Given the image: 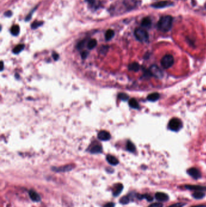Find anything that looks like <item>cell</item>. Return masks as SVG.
Segmentation results:
<instances>
[{"mask_svg":"<svg viewBox=\"0 0 206 207\" xmlns=\"http://www.w3.org/2000/svg\"><path fill=\"white\" fill-rule=\"evenodd\" d=\"M172 17L170 15L162 16L158 22V29L163 32H168L172 26Z\"/></svg>","mask_w":206,"mask_h":207,"instance_id":"6da1fadb","label":"cell"},{"mask_svg":"<svg viewBox=\"0 0 206 207\" xmlns=\"http://www.w3.org/2000/svg\"><path fill=\"white\" fill-rule=\"evenodd\" d=\"M134 35L137 39L140 42H147L149 39V34L143 28H137L134 32Z\"/></svg>","mask_w":206,"mask_h":207,"instance_id":"7a4b0ae2","label":"cell"},{"mask_svg":"<svg viewBox=\"0 0 206 207\" xmlns=\"http://www.w3.org/2000/svg\"><path fill=\"white\" fill-rule=\"evenodd\" d=\"M174 64V58L172 55H164L161 60V65L165 68L168 69L172 66Z\"/></svg>","mask_w":206,"mask_h":207,"instance_id":"3957f363","label":"cell"},{"mask_svg":"<svg viewBox=\"0 0 206 207\" xmlns=\"http://www.w3.org/2000/svg\"><path fill=\"white\" fill-rule=\"evenodd\" d=\"M168 127L172 131H179L182 127V122L181 120L178 118H173L170 119L168 124Z\"/></svg>","mask_w":206,"mask_h":207,"instance_id":"277c9868","label":"cell"},{"mask_svg":"<svg viewBox=\"0 0 206 207\" xmlns=\"http://www.w3.org/2000/svg\"><path fill=\"white\" fill-rule=\"evenodd\" d=\"M151 75L157 79H162L163 77V73L162 70L157 66L152 65L149 69Z\"/></svg>","mask_w":206,"mask_h":207,"instance_id":"5b68a950","label":"cell"},{"mask_svg":"<svg viewBox=\"0 0 206 207\" xmlns=\"http://www.w3.org/2000/svg\"><path fill=\"white\" fill-rule=\"evenodd\" d=\"M187 174L191 176L194 179H198L200 177H201V173L200 171L196 168H190L187 170Z\"/></svg>","mask_w":206,"mask_h":207,"instance_id":"8992f818","label":"cell"},{"mask_svg":"<svg viewBox=\"0 0 206 207\" xmlns=\"http://www.w3.org/2000/svg\"><path fill=\"white\" fill-rule=\"evenodd\" d=\"M123 185L122 183H117L114 184L112 188V194L114 196H115V197L118 196V195L122 193V191H123Z\"/></svg>","mask_w":206,"mask_h":207,"instance_id":"52a82bcc","label":"cell"},{"mask_svg":"<svg viewBox=\"0 0 206 207\" xmlns=\"http://www.w3.org/2000/svg\"><path fill=\"white\" fill-rule=\"evenodd\" d=\"M155 198L160 202H166L169 199V197L168 194L163 192H157L155 194Z\"/></svg>","mask_w":206,"mask_h":207,"instance_id":"ba28073f","label":"cell"},{"mask_svg":"<svg viewBox=\"0 0 206 207\" xmlns=\"http://www.w3.org/2000/svg\"><path fill=\"white\" fill-rule=\"evenodd\" d=\"M184 188L189 190L194 191H206V186L202 185H186Z\"/></svg>","mask_w":206,"mask_h":207,"instance_id":"9c48e42d","label":"cell"},{"mask_svg":"<svg viewBox=\"0 0 206 207\" xmlns=\"http://www.w3.org/2000/svg\"><path fill=\"white\" fill-rule=\"evenodd\" d=\"M28 195H29L31 200L33 201V202H39L41 200V198L40 196V195L36 191L33 190V189H30L29 192H28Z\"/></svg>","mask_w":206,"mask_h":207,"instance_id":"30bf717a","label":"cell"},{"mask_svg":"<svg viewBox=\"0 0 206 207\" xmlns=\"http://www.w3.org/2000/svg\"><path fill=\"white\" fill-rule=\"evenodd\" d=\"M98 138L101 141H107L111 139V135L109 132L105 130H102L100 131L98 133Z\"/></svg>","mask_w":206,"mask_h":207,"instance_id":"8fae6325","label":"cell"},{"mask_svg":"<svg viewBox=\"0 0 206 207\" xmlns=\"http://www.w3.org/2000/svg\"><path fill=\"white\" fill-rule=\"evenodd\" d=\"M73 166L72 165H68L60 166V167H53L52 170L56 172H67L72 170Z\"/></svg>","mask_w":206,"mask_h":207,"instance_id":"7c38bea8","label":"cell"},{"mask_svg":"<svg viewBox=\"0 0 206 207\" xmlns=\"http://www.w3.org/2000/svg\"><path fill=\"white\" fill-rule=\"evenodd\" d=\"M172 4V3L169 1H160V2H157V3L153 4L152 5V6L155 8H163L165 7L169 6V5H171Z\"/></svg>","mask_w":206,"mask_h":207,"instance_id":"4fadbf2b","label":"cell"},{"mask_svg":"<svg viewBox=\"0 0 206 207\" xmlns=\"http://www.w3.org/2000/svg\"><path fill=\"white\" fill-rule=\"evenodd\" d=\"M136 198L138 199H146L148 202H152L153 200V196L149 194H136Z\"/></svg>","mask_w":206,"mask_h":207,"instance_id":"5bb4252c","label":"cell"},{"mask_svg":"<svg viewBox=\"0 0 206 207\" xmlns=\"http://www.w3.org/2000/svg\"><path fill=\"white\" fill-rule=\"evenodd\" d=\"M106 160L110 164L112 165H117L119 163L118 160L115 157L111 154H108L106 156Z\"/></svg>","mask_w":206,"mask_h":207,"instance_id":"9a60e30c","label":"cell"},{"mask_svg":"<svg viewBox=\"0 0 206 207\" xmlns=\"http://www.w3.org/2000/svg\"><path fill=\"white\" fill-rule=\"evenodd\" d=\"M152 24V21L149 18V17H146V18L143 19L141 21V26L145 28L150 27Z\"/></svg>","mask_w":206,"mask_h":207,"instance_id":"2e32d148","label":"cell"},{"mask_svg":"<svg viewBox=\"0 0 206 207\" xmlns=\"http://www.w3.org/2000/svg\"><path fill=\"white\" fill-rule=\"evenodd\" d=\"M102 152V147L100 145H96L91 148L90 150V153L92 154H98Z\"/></svg>","mask_w":206,"mask_h":207,"instance_id":"e0dca14e","label":"cell"},{"mask_svg":"<svg viewBox=\"0 0 206 207\" xmlns=\"http://www.w3.org/2000/svg\"><path fill=\"white\" fill-rule=\"evenodd\" d=\"M160 96L158 93H153L149 95L147 97V99L148 101L154 102L157 101L160 98Z\"/></svg>","mask_w":206,"mask_h":207,"instance_id":"ac0fdd59","label":"cell"},{"mask_svg":"<svg viewBox=\"0 0 206 207\" xmlns=\"http://www.w3.org/2000/svg\"><path fill=\"white\" fill-rule=\"evenodd\" d=\"M140 68V66L137 62H133L129 66V70L133 72H138Z\"/></svg>","mask_w":206,"mask_h":207,"instance_id":"d6986e66","label":"cell"},{"mask_svg":"<svg viewBox=\"0 0 206 207\" xmlns=\"http://www.w3.org/2000/svg\"><path fill=\"white\" fill-rule=\"evenodd\" d=\"M205 195L203 191H195L192 194V197L195 199H201Z\"/></svg>","mask_w":206,"mask_h":207,"instance_id":"ffe728a7","label":"cell"},{"mask_svg":"<svg viewBox=\"0 0 206 207\" xmlns=\"http://www.w3.org/2000/svg\"><path fill=\"white\" fill-rule=\"evenodd\" d=\"M20 27L18 25H15L13 26L10 29V32L12 33L13 35L14 36H17L20 33Z\"/></svg>","mask_w":206,"mask_h":207,"instance_id":"44dd1931","label":"cell"},{"mask_svg":"<svg viewBox=\"0 0 206 207\" xmlns=\"http://www.w3.org/2000/svg\"><path fill=\"white\" fill-rule=\"evenodd\" d=\"M114 36V32L111 29L108 30L105 33V39L106 41H110Z\"/></svg>","mask_w":206,"mask_h":207,"instance_id":"7402d4cb","label":"cell"},{"mask_svg":"<svg viewBox=\"0 0 206 207\" xmlns=\"http://www.w3.org/2000/svg\"><path fill=\"white\" fill-rule=\"evenodd\" d=\"M24 44H19L16 45V47L13 49V53L15 54H18L21 51L24 49Z\"/></svg>","mask_w":206,"mask_h":207,"instance_id":"603a6c76","label":"cell"},{"mask_svg":"<svg viewBox=\"0 0 206 207\" xmlns=\"http://www.w3.org/2000/svg\"><path fill=\"white\" fill-rule=\"evenodd\" d=\"M129 106L133 108H135V109H138L139 108V103L137 102L135 99H131L129 100Z\"/></svg>","mask_w":206,"mask_h":207,"instance_id":"cb8c5ba5","label":"cell"},{"mask_svg":"<svg viewBox=\"0 0 206 207\" xmlns=\"http://www.w3.org/2000/svg\"><path fill=\"white\" fill-rule=\"evenodd\" d=\"M127 150L130 152H134L135 150V147L134 145V143L131 142V141H128L127 143Z\"/></svg>","mask_w":206,"mask_h":207,"instance_id":"d4e9b609","label":"cell"},{"mask_svg":"<svg viewBox=\"0 0 206 207\" xmlns=\"http://www.w3.org/2000/svg\"><path fill=\"white\" fill-rule=\"evenodd\" d=\"M97 45V41L95 39H91L90 41L88 43V48L89 49H94Z\"/></svg>","mask_w":206,"mask_h":207,"instance_id":"484cf974","label":"cell"},{"mask_svg":"<svg viewBox=\"0 0 206 207\" xmlns=\"http://www.w3.org/2000/svg\"><path fill=\"white\" fill-rule=\"evenodd\" d=\"M43 24V22L42 21H35L32 24V28L33 29H36L38 27L41 26Z\"/></svg>","mask_w":206,"mask_h":207,"instance_id":"4316f807","label":"cell"},{"mask_svg":"<svg viewBox=\"0 0 206 207\" xmlns=\"http://www.w3.org/2000/svg\"><path fill=\"white\" fill-rule=\"evenodd\" d=\"M118 98L122 100V101H126L128 100L129 99V96L128 95H127L126 93H120L118 95Z\"/></svg>","mask_w":206,"mask_h":207,"instance_id":"83f0119b","label":"cell"},{"mask_svg":"<svg viewBox=\"0 0 206 207\" xmlns=\"http://www.w3.org/2000/svg\"><path fill=\"white\" fill-rule=\"evenodd\" d=\"M147 207H163V204L162 202H155L149 205Z\"/></svg>","mask_w":206,"mask_h":207,"instance_id":"f1b7e54d","label":"cell"},{"mask_svg":"<svg viewBox=\"0 0 206 207\" xmlns=\"http://www.w3.org/2000/svg\"><path fill=\"white\" fill-rule=\"evenodd\" d=\"M186 205L185 203H182V202H179V203H176L174 204L171 205L168 207H183L184 206Z\"/></svg>","mask_w":206,"mask_h":207,"instance_id":"f546056e","label":"cell"},{"mask_svg":"<svg viewBox=\"0 0 206 207\" xmlns=\"http://www.w3.org/2000/svg\"><path fill=\"white\" fill-rule=\"evenodd\" d=\"M84 44H85V41H81V42H80V43L78 44V45H77V48H78V49L81 50V49H82V48L83 47Z\"/></svg>","mask_w":206,"mask_h":207,"instance_id":"4dcf8cb0","label":"cell"},{"mask_svg":"<svg viewBox=\"0 0 206 207\" xmlns=\"http://www.w3.org/2000/svg\"><path fill=\"white\" fill-rule=\"evenodd\" d=\"M115 204L113 202H108L104 206V207H115Z\"/></svg>","mask_w":206,"mask_h":207,"instance_id":"1f68e13d","label":"cell"},{"mask_svg":"<svg viewBox=\"0 0 206 207\" xmlns=\"http://www.w3.org/2000/svg\"><path fill=\"white\" fill-rule=\"evenodd\" d=\"M4 15L6 16H7V17H10V16H11L12 15V11L8 10L7 12H5L4 13Z\"/></svg>","mask_w":206,"mask_h":207,"instance_id":"d6a6232c","label":"cell"},{"mask_svg":"<svg viewBox=\"0 0 206 207\" xmlns=\"http://www.w3.org/2000/svg\"><path fill=\"white\" fill-rule=\"evenodd\" d=\"M88 52H87V51H83V52L82 53V54H81V55H82V58L83 59H85L86 58V57H87V56H88Z\"/></svg>","mask_w":206,"mask_h":207,"instance_id":"836d02e7","label":"cell"},{"mask_svg":"<svg viewBox=\"0 0 206 207\" xmlns=\"http://www.w3.org/2000/svg\"><path fill=\"white\" fill-rule=\"evenodd\" d=\"M53 57L54 60L55 61H57L59 59V55L58 53H56L55 52V53H53Z\"/></svg>","mask_w":206,"mask_h":207,"instance_id":"e575fe53","label":"cell"},{"mask_svg":"<svg viewBox=\"0 0 206 207\" xmlns=\"http://www.w3.org/2000/svg\"><path fill=\"white\" fill-rule=\"evenodd\" d=\"M94 1H95V0H86V1H87L88 3H90V4L94 3Z\"/></svg>","mask_w":206,"mask_h":207,"instance_id":"d590c367","label":"cell"},{"mask_svg":"<svg viewBox=\"0 0 206 207\" xmlns=\"http://www.w3.org/2000/svg\"><path fill=\"white\" fill-rule=\"evenodd\" d=\"M192 207H206V205H197V206H193Z\"/></svg>","mask_w":206,"mask_h":207,"instance_id":"8d00e7d4","label":"cell"},{"mask_svg":"<svg viewBox=\"0 0 206 207\" xmlns=\"http://www.w3.org/2000/svg\"><path fill=\"white\" fill-rule=\"evenodd\" d=\"M1 70L3 71V69H4V64H3V62H1Z\"/></svg>","mask_w":206,"mask_h":207,"instance_id":"74e56055","label":"cell"}]
</instances>
